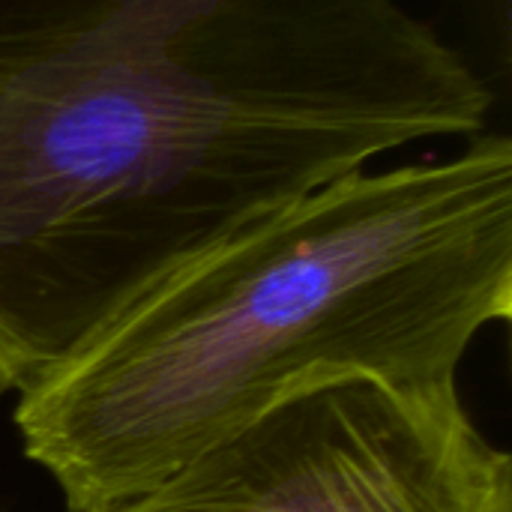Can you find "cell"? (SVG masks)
<instances>
[{
	"label": "cell",
	"instance_id": "1",
	"mask_svg": "<svg viewBox=\"0 0 512 512\" xmlns=\"http://www.w3.org/2000/svg\"><path fill=\"white\" fill-rule=\"evenodd\" d=\"M492 111L405 0H0V399L243 228Z\"/></svg>",
	"mask_w": 512,
	"mask_h": 512
},
{
	"label": "cell",
	"instance_id": "2",
	"mask_svg": "<svg viewBox=\"0 0 512 512\" xmlns=\"http://www.w3.org/2000/svg\"><path fill=\"white\" fill-rule=\"evenodd\" d=\"M357 168L213 246L18 393L24 456L69 512L147 492L294 390L456 384L512 318V141Z\"/></svg>",
	"mask_w": 512,
	"mask_h": 512
},
{
	"label": "cell",
	"instance_id": "3",
	"mask_svg": "<svg viewBox=\"0 0 512 512\" xmlns=\"http://www.w3.org/2000/svg\"><path fill=\"white\" fill-rule=\"evenodd\" d=\"M102 512H512V459L456 384L294 390Z\"/></svg>",
	"mask_w": 512,
	"mask_h": 512
}]
</instances>
